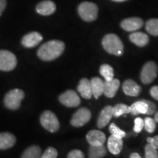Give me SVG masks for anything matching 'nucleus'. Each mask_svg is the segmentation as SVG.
Wrapping results in <instances>:
<instances>
[{"label":"nucleus","mask_w":158,"mask_h":158,"mask_svg":"<svg viewBox=\"0 0 158 158\" xmlns=\"http://www.w3.org/2000/svg\"><path fill=\"white\" fill-rule=\"evenodd\" d=\"M43 40V36L37 31H31L25 35L21 40V43L25 48H34Z\"/></svg>","instance_id":"9d476101"},{"label":"nucleus","mask_w":158,"mask_h":158,"mask_svg":"<svg viewBox=\"0 0 158 158\" xmlns=\"http://www.w3.org/2000/svg\"><path fill=\"white\" fill-rule=\"evenodd\" d=\"M122 90L126 95L130 97L138 96L141 92V86L132 79L124 81L122 85Z\"/></svg>","instance_id":"f8f14e48"},{"label":"nucleus","mask_w":158,"mask_h":158,"mask_svg":"<svg viewBox=\"0 0 158 158\" xmlns=\"http://www.w3.org/2000/svg\"><path fill=\"white\" fill-rule=\"evenodd\" d=\"M106 148L104 144L100 146H91L89 151V157L90 158H101L106 155Z\"/></svg>","instance_id":"5701e85b"},{"label":"nucleus","mask_w":158,"mask_h":158,"mask_svg":"<svg viewBox=\"0 0 158 158\" xmlns=\"http://www.w3.org/2000/svg\"><path fill=\"white\" fill-rule=\"evenodd\" d=\"M109 131L110 133H111V135L116 136V137H118V138H122L126 135L125 132L123 131V130H122L120 128H118V127H117V126H116L114 123H111L110 124Z\"/></svg>","instance_id":"c756f323"},{"label":"nucleus","mask_w":158,"mask_h":158,"mask_svg":"<svg viewBox=\"0 0 158 158\" xmlns=\"http://www.w3.org/2000/svg\"><path fill=\"white\" fill-rule=\"evenodd\" d=\"M24 92L19 89H14L9 91L4 99L5 106L8 109L17 110L21 106V101L24 98Z\"/></svg>","instance_id":"20e7f679"},{"label":"nucleus","mask_w":158,"mask_h":158,"mask_svg":"<svg viewBox=\"0 0 158 158\" xmlns=\"http://www.w3.org/2000/svg\"><path fill=\"white\" fill-rule=\"evenodd\" d=\"M17 65V58L14 54L7 50H0V70L11 71Z\"/></svg>","instance_id":"423d86ee"},{"label":"nucleus","mask_w":158,"mask_h":158,"mask_svg":"<svg viewBox=\"0 0 158 158\" xmlns=\"http://www.w3.org/2000/svg\"><path fill=\"white\" fill-rule=\"evenodd\" d=\"M78 13L84 21L91 22V21H95L98 18V7L93 2H84L79 5Z\"/></svg>","instance_id":"7ed1b4c3"},{"label":"nucleus","mask_w":158,"mask_h":158,"mask_svg":"<svg viewBox=\"0 0 158 158\" xmlns=\"http://www.w3.org/2000/svg\"><path fill=\"white\" fill-rule=\"evenodd\" d=\"M41 125L50 133L58 131L60 127L58 118L56 114L51 110H45L43 112L40 118Z\"/></svg>","instance_id":"39448f33"},{"label":"nucleus","mask_w":158,"mask_h":158,"mask_svg":"<svg viewBox=\"0 0 158 158\" xmlns=\"http://www.w3.org/2000/svg\"><path fill=\"white\" fill-rule=\"evenodd\" d=\"M150 94L154 99L158 100V86H154L150 89Z\"/></svg>","instance_id":"c9c22d12"},{"label":"nucleus","mask_w":158,"mask_h":158,"mask_svg":"<svg viewBox=\"0 0 158 158\" xmlns=\"http://www.w3.org/2000/svg\"><path fill=\"white\" fill-rule=\"evenodd\" d=\"M143 20L138 17L128 18L121 22V27L127 31H135L143 27Z\"/></svg>","instance_id":"9b49d317"},{"label":"nucleus","mask_w":158,"mask_h":158,"mask_svg":"<svg viewBox=\"0 0 158 158\" xmlns=\"http://www.w3.org/2000/svg\"><path fill=\"white\" fill-rule=\"evenodd\" d=\"M90 82L91 86H92V96H94L95 99H98L99 97L103 94L104 81L98 77H94L91 79Z\"/></svg>","instance_id":"412c9836"},{"label":"nucleus","mask_w":158,"mask_h":158,"mask_svg":"<svg viewBox=\"0 0 158 158\" xmlns=\"http://www.w3.org/2000/svg\"><path fill=\"white\" fill-rule=\"evenodd\" d=\"M147 141L148 143H151L152 145H153L154 147L156 148V149H158V135H156L153 138H151V137L147 138Z\"/></svg>","instance_id":"f704fd0d"},{"label":"nucleus","mask_w":158,"mask_h":158,"mask_svg":"<svg viewBox=\"0 0 158 158\" xmlns=\"http://www.w3.org/2000/svg\"><path fill=\"white\" fill-rule=\"evenodd\" d=\"M58 156V152H57V150L54 147H48L44 153L43 154V155H41L42 158H56Z\"/></svg>","instance_id":"7c9ffc66"},{"label":"nucleus","mask_w":158,"mask_h":158,"mask_svg":"<svg viewBox=\"0 0 158 158\" xmlns=\"http://www.w3.org/2000/svg\"><path fill=\"white\" fill-rule=\"evenodd\" d=\"M129 113H130V106L125 104H116L114 107H113V115L115 117H118V116L123 115V114Z\"/></svg>","instance_id":"bb28decb"},{"label":"nucleus","mask_w":158,"mask_h":158,"mask_svg":"<svg viewBox=\"0 0 158 158\" xmlns=\"http://www.w3.org/2000/svg\"><path fill=\"white\" fill-rule=\"evenodd\" d=\"M120 81L118 79L113 78L108 81L104 82V89L103 94L106 97L109 98H114L116 95V92L119 88Z\"/></svg>","instance_id":"a211bd4d"},{"label":"nucleus","mask_w":158,"mask_h":158,"mask_svg":"<svg viewBox=\"0 0 158 158\" xmlns=\"http://www.w3.org/2000/svg\"><path fill=\"white\" fill-rule=\"evenodd\" d=\"M86 140L91 146H100L104 144L106 140V136L100 130H90L86 135Z\"/></svg>","instance_id":"ddd939ff"},{"label":"nucleus","mask_w":158,"mask_h":158,"mask_svg":"<svg viewBox=\"0 0 158 158\" xmlns=\"http://www.w3.org/2000/svg\"><path fill=\"white\" fill-rule=\"evenodd\" d=\"M16 142L15 136L8 132L0 133V149H7L13 147Z\"/></svg>","instance_id":"6ab92c4d"},{"label":"nucleus","mask_w":158,"mask_h":158,"mask_svg":"<svg viewBox=\"0 0 158 158\" xmlns=\"http://www.w3.org/2000/svg\"><path fill=\"white\" fill-rule=\"evenodd\" d=\"M145 157L146 158H158L157 149L152 145L151 143H148L145 147Z\"/></svg>","instance_id":"c85d7f7f"},{"label":"nucleus","mask_w":158,"mask_h":158,"mask_svg":"<svg viewBox=\"0 0 158 158\" xmlns=\"http://www.w3.org/2000/svg\"><path fill=\"white\" fill-rule=\"evenodd\" d=\"M65 45L62 41L50 40L45 43L37 51V56L43 61L49 62L61 56L64 51Z\"/></svg>","instance_id":"f257e3e1"},{"label":"nucleus","mask_w":158,"mask_h":158,"mask_svg":"<svg viewBox=\"0 0 158 158\" xmlns=\"http://www.w3.org/2000/svg\"><path fill=\"white\" fill-rule=\"evenodd\" d=\"M103 48L108 54L121 56L123 54L124 45L122 40L115 34H108L102 40Z\"/></svg>","instance_id":"f03ea898"},{"label":"nucleus","mask_w":158,"mask_h":158,"mask_svg":"<svg viewBox=\"0 0 158 158\" xmlns=\"http://www.w3.org/2000/svg\"><path fill=\"white\" fill-rule=\"evenodd\" d=\"M155 120L156 122H157V123H158V112L155 113Z\"/></svg>","instance_id":"58836bf2"},{"label":"nucleus","mask_w":158,"mask_h":158,"mask_svg":"<svg viewBox=\"0 0 158 158\" xmlns=\"http://www.w3.org/2000/svg\"><path fill=\"white\" fill-rule=\"evenodd\" d=\"M92 114L87 108H81L75 112L70 120V124L76 127H82L89 121Z\"/></svg>","instance_id":"6e6552de"},{"label":"nucleus","mask_w":158,"mask_h":158,"mask_svg":"<svg viewBox=\"0 0 158 158\" xmlns=\"http://www.w3.org/2000/svg\"><path fill=\"white\" fill-rule=\"evenodd\" d=\"M6 5H7V1L6 0H0V15L5 10Z\"/></svg>","instance_id":"e433bc0d"},{"label":"nucleus","mask_w":158,"mask_h":158,"mask_svg":"<svg viewBox=\"0 0 158 158\" xmlns=\"http://www.w3.org/2000/svg\"><path fill=\"white\" fill-rule=\"evenodd\" d=\"M68 158H84V155L81 151L78 149H74L70 152L68 155Z\"/></svg>","instance_id":"72a5a7b5"},{"label":"nucleus","mask_w":158,"mask_h":158,"mask_svg":"<svg viewBox=\"0 0 158 158\" xmlns=\"http://www.w3.org/2000/svg\"><path fill=\"white\" fill-rule=\"evenodd\" d=\"M130 113L133 115L138 114H146L148 110V106L144 100H140L133 102L130 106Z\"/></svg>","instance_id":"4be33fe9"},{"label":"nucleus","mask_w":158,"mask_h":158,"mask_svg":"<svg viewBox=\"0 0 158 158\" xmlns=\"http://www.w3.org/2000/svg\"><path fill=\"white\" fill-rule=\"evenodd\" d=\"M130 40L134 44L139 47H143L147 45L149 42V38L148 35L141 31L133 32L130 35Z\"/></svg>","instance_id":"aec40b11"},{"label":"nucleus","mask_w":158,"mask_h":158,"mask_svg":"<svg viewBox=\"0 0 158 158\" xmlns=\"http://www.w3.org/2000/svg\"><path fill=\"white\" fill-rule=\"evenodd\" d=\"M77 89L83 98L86 99V100H89L92 98V86H91V82L89 79L85 78L81 79L77 86Z\"/></svg>","instance_id":"dca6fc26"},{"label":"nucleus","mask_w":158,"mask_h":158,"mask_svg":"<svg viewBox=\"0 0 158 158\" xmlns=\"http://www.w3.org/2000/svg\"><path fill=\"white\" fill-rule=\"evenodd\" d=\"M114 2H124V1H127V0H112Z\"/></svg>","instance_id":"ea45409f"},{"label":"nucleus","mask_w":158,"mask_h":158,"mask_svg":"<svg viewBox=\"0 0 158 158\" xmlns=\"http://www.w3.org/2000/svg\"><path fill=\"white\" fill-rule=\"evenodd\" d=\"M146 29L153 36H158V19H152L146 23Z\"/></svg>","instance_id":"a878e982"},{"label":"nucleus","mask_w":158,"mask_h":158,"mask_svg":"<svg viewBox=\"0 0 158 158\" xmlns=\"http://www.w3.org/2000/svg\"><path fill=\"white\" fill-rule=\"evenodd\" d=\"M143 127L148 133H152L156 129V122L151 117H147L143 120Z\"/></svg>","instance_id":"cd10ccee"},{"label":"nucleus","mask_w":158,"mask_h":158,"mask_svg":"<svg viewBox=\"0 0 158 158\" xmlns=\"http://www.w3.org/2000/svg\"><path fill=\"white\" fill-rule=\"evenodd\" d=\"M100 73L105 78L106 81H108L114 78V69L108 64H103L100 66Z\"/></svg>","instance_id":"393cba45"},{"label":"nucleus","mask_w":158,"mask_h":158,"mask_svg":"<svg viewBox=\"0 0 158 158\" xmlns=\"http://www.w3.org/2000/svg\"><path fill=\"white\" fill-rule=\"evenodd\" d=\"M123 147L122 138L111 135L108 139V149L111 154L117 155L121 152Z\"/></svg>","instance_id":"f3484780"},{"label":"nucleus","mask_w":158,"mask_h":158,"mask_svg":"<svg viewBox=\"0 0 158 158\" xmlns=\"http://www.w3.org/2000/svg\"><path fill=\"white\" fill-rule=\"evenodd\" d=\"M56 10V5L54 2L50 0H45L40 2L36 7V11L41 15H51L55 13Z\"/></svg>","instance_id":"4468645a"},{"label":"nucleus","mask_w":158,"mask_h":158,"mask_svg":"<svg viewBox=\"0 0 158 158\" xmlns=\"http://www.w3.org/2000/svg\"><path fill=\"white\" fill-rule=\"evenodd\" d=\"M143 128V119L141 117H137L134 120V127L133 130L135 133H140Z\"/></svg>","instance_id":"2f4dec72"},{"label":"nucleus","mask_w":158,"mask_h":158,"mask_svg":"<svg viewBox=\"0 0 158 158\" xmlns=\"http://www.w3.org/2000/svg\"><path fill=\"white\" fill-rule=\"evenodd\" d=\"M145 100V102H147L148 106V110L146 114H147V115H153V114H155L156 113V110H157V106H156V105L153 102L150 101V100Z\"/></svg>","instance_id":"473e14b6"},{"label":"nucleus","mask_w":158,"mask_h":158,"mask_svg":"<svg viewBox=\"0 0 158 158\" xmlns=\"http://www.w3.org/2000/svg\"><path fill=\"white\" fill-rule=\"evenodd\" d=\"M113 107L111 106H106L101 110L98 119V127L100 129L107 126L109 122L113 117Z\"/></svg>","instance_id":"2eb2a0df"},{"label":"nucleus","mask_w":158,"mask_h":158,"mask_svg":"<svg viewBox=\"0 0 158 158\" xmlns=\"http://www.w3.org/2000/svg\"><path fill=\"white\" fill-rule=\"evenodd\" d=\"M22 158H38L41 157V149L38 146H31L27 148L23 153Z\"/></svg>","instance_id":"b1692460"},{"label":"nucleus","mask_w":158,"mask_h":158,"mask_svg":"<svg viewBox=\"0 0 158 158\" xmlns=\"http://www.w3.org/2000/svg\"><path fill=\"white\" fill-rule=\"evenodd\" d=\"M158 68L155 62L149 61L143 65L141 72V81L143 84H149L157 76Z\"/></svg>","instance_id":"0eeeda50"},{"label":"nucleus","mask_w":158,"mask_h":158,"mask_svg":"<svg viewBox=\"0 0 158 158\" xmlns=\"http://www.w3.org/2000/svg\"><path fill=\"white\" fill-rule=\"evenodd\" d=\"M59 100L62 105L68 108L78 107L81 104V99L73 90H67L59 97Z\"/></svg>","instance_id":"1a4fd4ad"},{"label":"nucleus","mask_w":158,"mask_h":158,"mask_svg":"<svg viewBox=\"0 0 158 158\" xmlns=\"http://www.w3.org/2000/svg\"><path fill=\"white\" fill-rule=\"evenodd\" d=\"M130 157H131V158H141V156L138 155V153L134 152V153H132L131 155H130Z\"/></svg>","instance_id":"4c0bfd02"}]
</instances>
